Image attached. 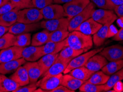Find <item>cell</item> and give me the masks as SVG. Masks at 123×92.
<instances>
[{
  "mask_svg": "<svg viewBox=\"0 0 123 92\" xmlns=\"http://www.w3.org/2000/svg\"><path fill=\"white\" fill-rule=\"evenodd\" d=\"M43 18L46 20L59 19L67 17L64 8L62 5L52 3L41 10Z\"/></svg>",
  "mask_w": 123,
  "mask_h": 92,
  "instance_id": "8",
  "label": "cell"
},
{
  "mask_svg": "<svg viewBox=\"0 0 123 92\" xmlns=\"http://www.w3.org/2000/svg\"><path fill=\"white\" fill-rule=\"evenodd\" d=\"M15 8L19 10L25 8H33L32 0H10Z\"/></svg>",
  "mask_w": 123,
  "mask_h": 92,
  "instance_id": "36",
  "label": "cell"
},
{
  "mask_svg": "<svg viewBox=\"0 0 123 92\" xmlns=\"http://www.w3.org/2000/svg\"><path fill=\"white\" fill-rule=\"evenodd\" d=\"M19 87L10 77L0 74V92H15Z\"/></svg>",
  "mask_w": 123,
  "mask_h": 92,
  "instance_id": "21",
  "label": "cell"
},
{
  "mask_svg": "<svg viewBox=\"0 0 123 92\" xmlns=\"http://www.w3.org/2000/svg\"><path fill=\"white\" fill-rule=\"evenodd\" d=\"M123 68V59L110 61L103 67L102 71L106 75L111 76Z\"/></svg>",
  "mask_w": 123,
  "mask_h": 92,
  "instance_id": "29",
  "label": "cell"
},
{
  "mask_svg": "<svg viewBox=\"0 0 123 92\" xmlns=\"http://www.w3.org/2000/svg\"><path fill=\"white\" fill-rule=\"evenodd\" d=\"M43 19L41 10L36 8H28L19 10L17 14V22L25 24L39 22Z\"/></svg>",
  "mask_w": 123,
  "mask_h": 92,
  "instance_id": "2",
  "label": "cell"
},
{
  "mask_svg": "<svg viewBox=\"0 0 123 92\" xmlns=\"http://www.w3.org/2000/svg\"><path fill=\"white\" fill-rule=\"evenodd\" d=\"M113 40L122 41H123V28H121L117 32V33L113 37Z\"/></svg>",
  "mask_w": 123,
  "mask_h": 92,
  "instance_id": "43",
  "label": "cell"
},
{
  "mask_svg": "<svg viewBox=\"0 0 123 92\" xmlns=\"http://www.w3.org/2000/svg\"><path fill=\"white\" fill-rule=\"evenodd\" d=\"M58 54H46L42 56L37 62L38 65L40 67L42 71L43 74H44L49 68L51 66L55 63L57 60Z\"/></svg>",
  "mask_w": 123,
  "mask_h": 92,
  "instance_id": "24",
  "label": "cell"
},
{
  "mask_svg": "<svg viewBox=\"0 0 123 92\" xmlns=\"http://www.w3.org/2000/svg\"><path fill=\"white\" fill-rule=\"evenodd\" d=\"M73 0H53L54 3H57V4H65V3L70 2Z\"/></svg>",
  "mask_w": 123,
  "mask_h": 92,
  "instance_id": "48",
  "label": "cell"
},
{
  "mask_svg": "<svg viewBox=\"0 0 123 92\" xmlns=\"http://www.w3.org/2000/svg\"><path fill=\"white\" fill-rule=\"evenodd\" d=\"M22 56L23 59L28 62H34L38 60L42 56H43L41 46H34L31 45L23 48Z\"/></svg>",
  "mask_w": 123,
  "mask_h": 92,
  "instance_id": "15",
  "label": "cell"
},
{
  "mask_svg": "<svg viewBox=\"0 0 123 92\" xmlns=\"http://www.w3.org/2000/svg\"><path fill=\"white\" fill-rule=\"evenodd\" d=\"M85 81H83L72 76L70 74H65L63 76L62 85L64 86L74 92L78 89Z\"/></svg>",
  "mask_w": 123,
  "mask_h": 92,
  "instance_id": "20",
  "label": "cell"
},
{
  "mask_svg": "<svg viewBox=\"0 0 123 92\" xmlns=\"http://www.w3.org/2000/svg\"><path fill=\"white\" fill-rule=\"evenodd\" d=\"M90 2V0H73L70 2L63 5L66 17L72 18L80 13Z\"/></svg>",
  "mask_w": 123,
  "mask_h": 92,
  "instance_id": "5",
  "label": "cell"
},
{
  "mask_svg": "<svg viewBox=\"0 0 123 92\" xmlns=\"http://www.w3.org/2000/svg\"><path fill=\"white\" fill-rule=\"evenodd\" d=\"M117 23L120 28H123V17H120L117 18Z\"/></svg>",
  "mask_w": 123,
  "mask_h": 92,
  "instance_id": "49",
  "label": "cell"
},
{
  "mask_svg": "<svg viewBox=\"0 0 123 92\" xmlns=\"http://www.w3.org/2000/svg\"><path fill=\"white\" fill-rule=\"evenodd\" d=\"M9 27L0 26V38H1L5 34L8 32Z\"/></svg>",
  "mask_w": 123,
  "mask_h": 92,
  "instance_id": "47",
  "label": "cell"
},
{
  "mask_svg": "<svg viewBox=\"0 0 123 92\" xmlns=\"http://www.w3.org/2000/svg\"><path fill=\"white\" fill-rule=\"evenodd\" d=\"M108 63V60L105 57L99 54H96L88 60L84 66L90 71L95 72L102 69Z\"/></svg>",
  "mask_w": 123,
  "mask_h": 92,
  "instance_id": "13",
  "label": "cell"
},
{
  "mask_svg": "<svg viewBox=\"0 0 123 92\" xmlns=\"http://www.w3.org/2000/svg\"><path fill=\"white\" fill-rule=\"evenodd\" d=\"M113 88L115 92H122L123 91V82L122 81L117 82L114 85Z\"/></svg>",
  "mask_w": 123,
  "mask_h": 92,
  "instance_id": "44",
  "label": "cell"
},
{
  "mask_svg": "<svg viewBox=\"0 0 123 92\" xmlns=\"http://www.w3.org/2000/svg\"><path fill=\"white\" fill-rule=\"evenodd\" d=\"M95 6L100 9L114 10L115 9L109 0H90Z\"/></svg>",
  "mask_w": 123,
  "mask_h": 92,
  "instance_id": "37",
  "label": "cell"
},
{
  "mask_svg": "<svg viewBox=\"0 0 123 92\" xmlns=\"http://www.w3.org/2000/svg\"><path fill=\"white\" fill-rule=\"evenodd\" d=\"M114 11L115 12L117 17H123V4L115 7Z\"/></svg>",
  "mask_w": 123,
  "mask_h": 92,
  "instance_id": "45",
  "label": "cell"
},
{
  "mask_svg": "<svg viewBox=\"0 0 123 92\" xmlns=\"http://www.w3.org/2000/svg\"><path fill=\"white\" fill-rule=\"evenodd\" d=\"M10 2V0H0V7Z\"/></svg>",
  "mask_w": 123,
  "mask_h": 92,
  "instance_id": "50",
  "label": "cell"
},
{
  "mask_svg": "<svg viewBox=\"0 0 123 92\" xmlns=\"http://www.w3.org/2000/svg\"><path fill=\"white\" fill-rule=\"evenodd\" d=\"M37 83H30L27 85L19 87L15 92H33L37 89Z\"/></svg>",
  "mask_w": 123,
  "mask_h": 92,
  "instance_id": "39",
  "label": "cell"
},
{
  "mask_svg": "<svg viewBox=\"0 0 123 92\" xmlns=\"http://www.w3.org/2000/svg\"><path fill=\"white\" fill-rule=\"evenodd\" d=\"M18 11V9L16 8L0 16V26L10 27L17 22Z\"/></svg>",
  "mask_w": 123,
  "mask_h": 92,
  "instance_id": "25",
  "label": "cell"
},
{
  "mask_svg": "<svg viewBox=\"0 0 123 92\" xmlns=\"http://www.w3.org/2000/svg\"><path fill=\"white\" fill-rule=\"evenodd\" d=\"M80 92H104V88L102 85H97L85 81L83 84L79 88Z\"/></svg>",
  "mask_w": 123,
  "mask_h": 92,
  "instance_id": "35",
  "label": "cell"
},
{
  "mask_svg": "<svg viewBox=\"0 0 123 92\" xmlns=\"http://www.w3.org/2000/svg\"><path fill=\"white\" fill-rule=\"evenodd\" d=\"M120 44H122V45H123V41H120Z\"/></svg>",
  "mask_w": 123,
  "mask_h": 92,
  "instance_id": "51",
  "label": "cell"
},
{
  "mask_svg": "<svg viewBox=\"0 0 123 92\" xmlns=\"http://www.w3.org/2000/svg\"><path fill=\"white\" fill-rule=\"evenodd\" d=\"M70 18L68 17L59 19H49L41 21V28L51 32L57 30H68V27Z\"/></svg>",
  "mask_w": 123,
  "mask_h": 92,
  "instance_id": "9",
  "label": "cell"
},
{
  "mask_svg": "<svg viewBox=\"0 0 123 92\" xmlns=\"http://www.w3.org/2000/svg\"><path fill=\"white\" fill-rule=\"evenodd\" d=\"M69 33L68 30H57L50 32L49 41L61 42L66 39Z\"/></svg>",
  "mask_w": 123,
  "mask_h": 92,
  "instance_id": "34",
  "label": "cell"
},
{
  "mask_svg": "<svg viewBox=\"0 0 123 92\" xmlns=\"http://www.w3.org/2000/svg\"><path fill=\"white\" fill-rule=\"evenodd\" d=\"M31 34L30 33H23L16 35L14 46H17L21 48L30 46L31 45Z\"/></svg>",
  "mask_w": 123,
  "mask_h": 92,
  "instance_id": "32",
  "label": "cell"
},
{
  "mask_svg": "<svg viewBox=\"0 0 123 92\" xmlns=\"http://www.w3.org/2000/svg\"><path fill=\"white\" fill-rule=\"evenodd\" d=\"M67 46L66 39L61 42L48 41L46 44L41 46L42 55L49 54H58L64 47Z\"/></svg>",
  "mask_w": 123,
  "mask_h": 92,
  "instance_id": "19",
  "label": "cell"
},
{
  "mask_svg": "<svg viewBox=\"0 0 123 92\" xmlns=\"http://www.w3.org/2000/svg\"><path fill=\"white\" fill-rule=\"evenodd\" d=\"M10 78L22 87L30 83V78L27 70L24 66H21L10 76Z\"/></svg>",
  "mask_w": 123,
  "mask_h": 92,
  "instance_id": "18",
  "label": "cell"
},
{
  "mask_svg": "<svg viewBox=\"0 0 123 92\" xmlns=\"http://www.w3.org/2000/svg\"><path fill=\"white\" fill-rule=\"evenodd\" d=\"M110 76L106 75L104 72L97 71L94 72L87 81L97 85H102L108 82Z\"/></svg>",
  "mask_w": 123,
  "mask_h": 92,
  "instance_id": "30",
  "label": "cell"
},
{
  "mask_svg": "<svg viewBox=\"0 0 123 92\" xmlns=\"http://www.w3.org/2000/svg\"><path fill=\"white\" fill-rule=\"evenodd\" d=\"M50 32L46 29L33 34L32 37L31 45L41 46L46 44L49 40Z\"/></svg>",
  "mask_w": 123,
  "mask_h": 92,
  "instance_id": "27",
  "label": "cell"
},
{
  "mask_svg": "<svg viewBox=\"0 0 123 92\" xmlns=\"http://www.w3.org/2000/svg\"><path fill=\"white\" fill-rule=\"evenodd\" d=\"M26 60L23 57L17 60L8 61L0 64V74L7 75L13 73L17 68L26 62Z\"/></svg>",
  "mask_w": 123,
  "mask_h": 92,
  "instance_id": "17",
  "label": "cell"
},
{
  "mask_svg": "<svg viewBox=\"0 0 123 92\" xmlns=\"http://www.w3.org/2000/svg\"><path fill=\"white\" fill-rule=\"evenodd\" d=\"M14 8H16L13 4L10 1L8 2V3L0 7V16L7 13V12H10L11 11L13 10Z\"/></svg>",
  "mask_w": 123,
  "mask_h": 92,
  "instance_id": "40",
  "label": "cell"
},
{
  "mask_svg": "<svg viewBox=\"0 0 123 92\" xmlns=\"http://www.w3.org/2000/svg\"><path fill=\"white\" fill-rule=\"evenodd\" d=\"M67 46L78 50H82L86 53L92 48L93 45V38L82 32L74 30L70 32L66 39Z\"/></svg>",
  "mask_w": 123,
  "mask_h": 92,
  "instance_id": "1",
  "label": "cell"
},
{
  "mask_svg": "<svg viewBox=\"0 0 123 92\" xmlns=\"http://www.w3.org/2000/svg\"><path fill=\"white\" fill-rule=\"evenodd\" d=\"M84 53L82 50H78L70 46H66L59 53L58 59L69 62L77 56Z\"/></svg>",
  "mask_w": 123,
  "mask_h": 92,
  "instance_id": "26",
  "label": "cell"
},
{
  "mask_svg": "<svg viewBox=\"0 0 123 92\" xmlns=\"http://www.w3.org/2000/svg\"><path fill=\"white\" fill-rule=\"evenodd\" d=\"M62 73L55 76H44L37 82V86L44 92H50L59 85L62 81Z\"/></svg>",
  "mask_w": 123,
  "mask_h": 92,
  "instance_id": "7",
  "label": "cell"
},
{
  "mask_svg": "<svg viewBox=\"0 0 123 92\" xmlns=\"http://www.w3.org/2000/svg\"><path fill=\"white\" fill-rule=\"evenodd\" d=\"M95 10V5L90 2L82 12L69 19L68 27V31L69 32L74 31L82 23L91 18L92 14Z\"/></svg>",
  "mask_w": 123,
  "mask_h": 92,
  "instance_id": "3",
  "label": "cell"
},
{
  "mask_svg": "<svg viewBox=\"0 0 123 92\" xmlns=\"http://www.w3.org/2000/svg\"><path fill=\"white\" fill-rule=\"evenodd\" d=\"M113 24L111 23L103 25L102 27L94 34L93 36V44L95 46L99 47L104 44V41L107 39L108 29L110 25Z\"/></svg>",
  "mask_w": 123,
  "mask_h": 92,
  "instance_id": "23",
  "label": "cell"
},
{
  "mask_svg": "<svg viewBox=\"0 0 123 92\" xmlns=\"http://www.w3.org/2000/svg\"><path fill=\"white\" fill-rule=\"evenodd\" d=\"M50 92H74L63 85H59Z\"/></svg>",
  "mask_w": 123,
  "mask_h": 92,
  "instance_id": "42",
  "label": "cell"
},
{
  "mask_svg": "<svg viewBox=\"0 0 123 92\" xmlns=\"http://www.w3.org/2000/svg\"><path fill=\"white\" fill-rule=\"evenodd\" d=\"M123 80V68L110 76L109 80L105 84H103L104 92H106L113 88L117 82Z\"/></svg>",
  "mask_w": 123,
  "mask_h": 92,
  "instance_id": "31",
  "label": "cell"
},
{
  "mask_svg": "<svg viewBox=\"0 0 123 92\" xmlns=\"http://www.w3.org/2000/svg\"><path fill=\"white\" fill-rule=\"evenodd\" d=\"M69 64L68 62L62 60L57 59L55 63L49 68L42 76H55L64 72L67 67Z\"/></svg>",
  "mask_w": 123,
  "mask_h": 92,
  "instance_id": "22",
  "label": "cell"
},
{
  "mask_svg": "<svg viewBox=\"0 0 123 92\" xmlns=\"http://www.w3.org/2000/svg\"><path fill=\"white\" fill-rule=\"evenodd\" d=\"M109 1L114 8L123 4V0H109Z\"/></svg>",
  "mask_w": 123,
  "mask_h": 92,
  "instance_id": "46",
  "label": "cell"
},
{
  "mask_svg": "<svg viewBox=\"0 0 123 92\" xmlns=\"http://www.w3.org/2000/svg\"><path fill=\"white\" fill-rule=\"evenodd\" d=\"M95 21L104 25L108 23H113L117 18V16L114 10L98 9L94 11L92 17Z\"/></svg>",
  "mask_w": 123,
  "mask_h": 92,
  "instance_id": "6",
  "label": "cell"
},
{
  "mask_svg": "<svg viewBox=\"0 0 123 92\" xmlns=\"http://www.w3.org/2000/svg\"></svg>",
  "mask_w": 123,
  "mask_h": 92,
  "instance_id": "52",
  "label": "cell"
},
{
  "mask_svg": "<svg viewBox=\"0 0 123 92\" xmlns=\"http://www.w3.org/2000/svg\"><path fill=\"white\" fill-rule=\"evenodd\" d=\"M119 30L115 27L113 24L110 25L108 29V35H107V38H113L115 34H116Z\"/></svg>",
  "mask_w": 123,
  "mask_h": 92,
  "instance_id": "41",
  "label": "cell"
},
{
  "mask_svg": "<svg viewBox=\"0 0 123 92\" xmlns=\"http://www.w3.org/2000/svg\"><path fill=\"white\" fill-rule=\"evenodd\" d=\"M26 68L30 78V83H37L38 79L42 76L43 73L40 67L36 61L26 62L23 65Z\"/></svg>",
  "mask_w": 123,
  "mask_h": 92,
  "instance_id": "16",
  "label": "cell"
},
{
  "mask_svg": "<svg viewBox=\"0 0 123 92\" xmlns=\"http://www.w3.org/2000/svg\"><path fill=\"white\" fill-rule=\"evenodd\" d=\"M103 49V48H98L97 49H95L91 50V51H87L84 54L83 53L80 54V55L77 56V57L72 59L69 62L68 66L66 67V70H64L63 73H69L70 71L74 69V68L80 67L82 66H84L86 63L87 62L88 60L90 57L93 56V55H95L96 54L99 53Z\"/></svg>",
  "mask_w": 123,
  "mask_h": 92,
  "instance_id": "4",
  "label": "cell"
},
{
  "mask_svg": "<svg viewBox=\"0 0 123 92\" xmlns=\"http://www.w3.org/2000/svg\"><path fill=\"white\" fill-rule=\"evenodd\" d=\"M16 35L9 32L0 38V50L14 46Z\"/></svg>",
  "mask_w": 123,
  "mask_h": 92,
  "instance_id": "33",
  "label": "cell"
},
{
  "mask_svg": "<svg viewBox=\"0 0 123 92\" xmlns=\"http://www.w3.org/2000/svg\"><path fill=\"white\" fill-rule=\"evenodd\" d=\"M23 49V48L13 46L0 50V64L22 58Z\"/></svg>",
  "mask_w": 123,
  "mask_h": 92,
  "instance_id": "12",
  "label": "cell"
},
{
  "mask_svg": "<svg viewBox=\"0 0 123 92\" xmlns=\"http://www.w3.org/2000/svg\"><path fill=\"white\" fill-rule=\"evenodd\" d=\"M41 28L40 22L32 24H25L17 22L12 26L9 27L8 32L17 35L21 34L33 32Z\"/></svg>",
  "mask_w": 123,
  "mask_h": 92,
  "instance_id": "11",
  "label": "cell"
},
{
  "mask_svg": "<svg viewBox=\"0 0 123 92\" xmlns=\"http://www.w3.org/2000/svg\"><path fill=\"white\" fill-rule=\"evenodd\" d=\"M102 26L103 25L97 22L92 18H90L78 27L75 30L82 32L86 35H94Z\"/></svg>",
  "mask_w": 123,
  "mask_h": 92,
  "instance_id": "14",
  "label": "cell"
},
{
  "mask_svg": "<svg viewBox=\"0 0 123 92\" xmlns=\"http://www.w3.org/2000/svg\"><path fill=\"white\" fill-rule=\"evenodd\" d=\"M70 75L83 81H86L89 79L94 72L90 71L85 66H82L72 70L69 72Z\"/></svg>",
  "mask_w": 123,
  "mask_h": 92,
  "instance_id": "28",
  "label": "cell"
},
{
  "mask_svg": "<svg viewBox=\"0 0 123 92\" xmlns=\"http://www.w3.org/2000/svg\"><path fill=\"white\" fill-rule=\"evenodd\" d=\"M53 3V0H32L33 7L39 10H42Z\"/></svg>",
  "mask_w": 123,
  "mask_h": 92,
  "instance_id": "38",
  "label": "cell"
},
{
  "mask_svg": "<svg viewBox=\"0 0 123 92\" xmlns=\"http://www.w3.org/2000/svg\"><path fill=\"white\" fill-rule=\"evenodd\" d=\"M99 54L105 57L109 61L122 60L123 59V46L119 44L113 45L103 48Z\"/></svg>",
  "mask_w": 123,
  "mask_h": 92,
  "instance_id": "10",
  "label": "cell"
}]
</instances>
